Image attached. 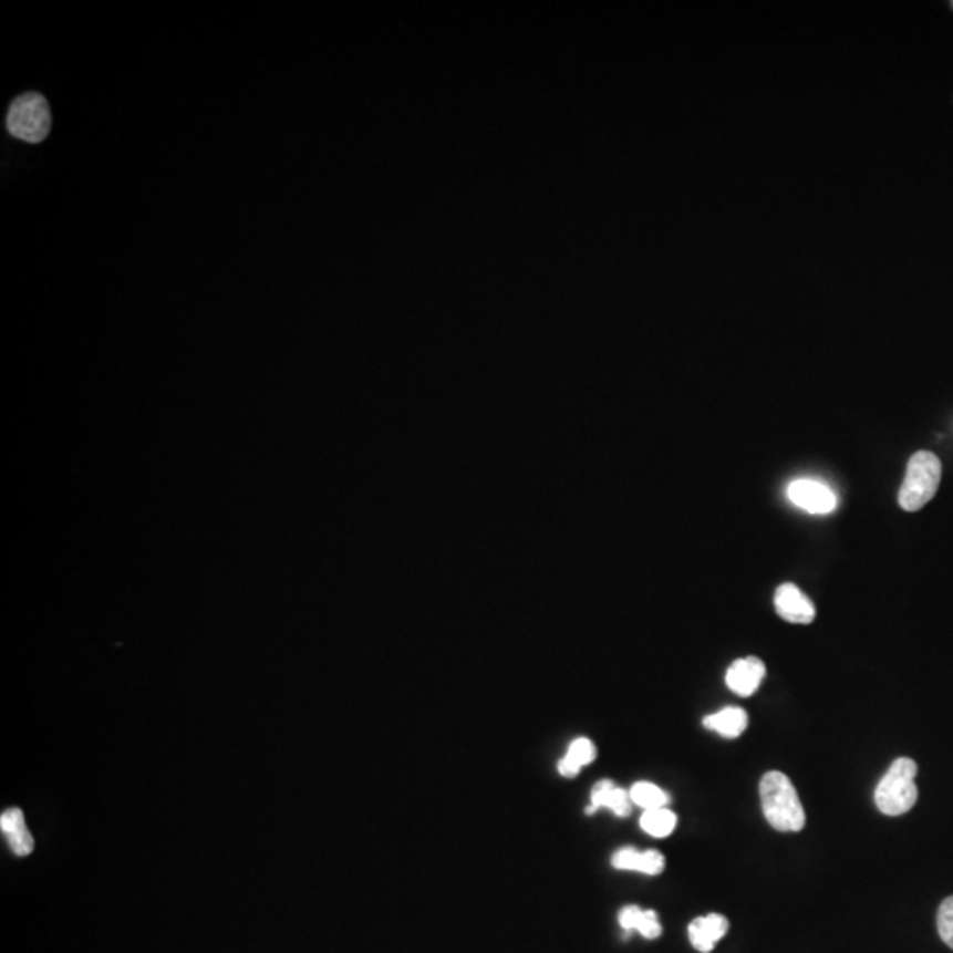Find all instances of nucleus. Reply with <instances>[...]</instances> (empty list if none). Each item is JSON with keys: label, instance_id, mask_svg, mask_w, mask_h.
<instances>
[{"label": "nucleus", "instance_id": "19", "mask_svg": "<svg viewBox=\"0 0 953 953\" xmlns=\"http://www.w3.org/2000/svg\"><path fill=\"white\" fill-rule=\"evenodd\" d=\"M579 771H581V768H579L572 759L567 758V756H563V758L558 762V774L562 775V777H567V779H574V777H578Z\"/></svg>", "mask_w": 953, "mask_h": 953}, {"label": "nucleus", "instance_id": "3", "mask_svg": "<svg viewBox=\"0 0 953 953\" xmlns=\"http://www.w3.org/2000/svg\"><path fill=\"white\" fill-rule=\"evenodd\" d=\"M940 457L929 450L913 454L905 468L904 483L899 491V506L908 512H916L936 497L941 483Z\"/></svg>", "mask_w": 953, "mask_h": 953}, {"label": "nucleus", "instance_id": "7", "mask_svg": "<svg viewBox=\"0 0 953 953\" xmlns=\"http://www.w3.org/2000/svg\"><path fill=\"white\" fill-rule=\"evenodd\" d=\"M765 662L758 657L738 659L726 673L727 687L740 697L753 696L765 680Z\"/></svg>", "mask_w": 953, "mask_h": 953}, {"label": "nucleus", "instance_id": "18", "mask_svg": "<svg viewBox=\"0 0 953 953\" xmlns=\"http://www.w3.org/2000/svg\"><path fill=\"white\" fill-rule=\"evenodd\" d=\"M640 914L641 908H638V905H625L619 914V922L623 931H635V923H638Z\"/></svg>", "mask_w": 953, "mask_h": 953}, {"label": "nucleus", "instance_id": "12", "mask_svg": "<svg viewBox=\"0 0 953 953\" xmlns=\"http://www.w3.org/2000/svg\"><path fill=\"white\" fill-rule=\"evenodd\" d=\"M706 729L718 733L724 738H738L749 726V715L738 706H727L717 714L703 718Z\"/></svg>", "mask_w": 953, "mask_h": 953}, {"label": "nucleus", "instance_id": "13", "mask_svg": "<svg viewBox=\"0 0 953 953\" xmlns=\"http://www.w3.org/2000/svg\"><path fill=\"white\" fill-rule=\"evenodd\" d=\"M676 823H679V818H676L675 812H671L667 807H662V809L644 810L643 816H641L640 819L641 828H643L649 836L657 837V839L671 836L673 830L676 828Z\"/></svg>", "mask_w": 953, "mask_h": 953}, {"label": "nucleus", "instance_id": "8", "mask_svg": "<svg viewBox=\"0 0 953 953\" xmlns=\"http://www.w3.org/2000/svg\"><path fill=\"white\" fill-rule=\"evenodd\" d=\"M610 809L619 818H628L632 812V798L628 789L620 788L613 780L602 779L592 788L590 806L584 809L588 816L595 815L597 810Z\"/></svg>", "mask_w": 953, "mask_h": 953}, {"label": "nucleus", "instance_id": "14", "mask_svg": "<svg viewBox=\"0 0 953 953\" xmlns=\"http://www.w3.org/2000/svg\"><path fill=\"white\" fill-rule=\"evenodd\" d=\"M632 804L641 807L643 810L662 809L667 807L671 801L670 795L664 789L659 788L652 783H635L631 788Z\"/></svg>", "mask_w": 953, "mask_h": 953}, {"label": "nucleus", "instance_id": "1", "mask_svg": "<svg viewBox=\"0 0 953 953\" xmlns=\"http://www.w3.org/2000/svg\"><path fill=\"white\" fill-rule=\"evenodd\" d=\"M763 815L779 831H800L806 827V810L788 775L768 771L759 783Z\"/></svg>", "mask_w": 953, "mask_h": 953}, {"label": "nucleus", "instance_id": "10", "mask_svg": "<svg viewBox=\"0 0 953 953\" xmlns=\"http://www.w3.org/2000/svg\"><path fill=\"white\" fill-rule=\"evenodd\" d=\"M727 929H729V922L726 916L717 913L706 914L691 922L688 940L697 952L709 953L714 950L715 943L726 936Z\"/></svg>", "mask_w": 953, "mask_h": 953}, {"label": "nucleus", "instance_id": "17", "mask_svg": "<svg viewBox=\"0 0 953 953\" xmlns=\"http://www.w3.org/2000/svg\"><path fill=\"white\" fill-rule=\"evenodd\" d=\"M635 931L640 932L641 936L646 938V940H657L662 934L657 913L653 910H641L640 919L635 923Z\"/></svg>", "mask_w": 953, "mask_h": 953}, {"label": "nucleus", "instance_id": "15", "mask_svg": "<svg viewBox=\"0 0 953 953\" xmlns=\"http://www.w3.org/2000/svg\"><path fill=\"white\" fill-rule=\"evenodd\" d=\"M567 758L572 759L579 768L592 765L597 758V747L590 738H576L567 750Z\"/></svg>", "mask_w": 953, "mask_h": 953}, {"label": "nucleus", "instance_id": "6", "mask_svg": "<svg viewBox=\"0 0 953 953\" xmlns=\"http://www.w3.org/2000/svg\"><path fill=\"white\" fill-rule=\"evenodd\" d=\"M775 611L779 613L780 619L789 623H807L815 622L816 608L806 593L801 592L797 584L784 583L777 588L774 597Z\"/></svg>", "mask_w": 953, "mask_h": 953}, {"label": "nucleus", "instance_id": "2", "mask_svg": "<svg viewBox=\"0 0 953 953\" xmlns=\"http://www.w3.org/2000/svg\"><path fill=\"white\" fill-rule=\"evenodd\" d=\"M916 774L919 766L913 759L899 758L892 763L889 771L876 788V807L884 816H902L913 809L919 800V788H916Z\"/></svg>", "mask_w": 953, "mask_h": 953}, {"label": "nucleus", "instance_id": "5", "mask_svg": "<svg viewBox=\"0 0 953 953\" xmlns=\"http://www.w3.org/2000/svg\"><path fill=\"white\" fill-rule=\"evenodd\" d=\"M788 498L809 514H830L836 510V493L827 484L815 479H798L789 484Z\"/></svg>", "mask_w": 953, "mask_h": 953}, {"label": "nucleus", "instance_id": "16", "mask_svg": "<svg viewBox=\"0 0 953 953\" xmlns=\"http://www.w3.org/2000/svg\"><path fill=\"white\" fill-rule=\"evenodd\" d=\"M938 932L941 940L945 941V945L953 950V897L941 902L938 911Z\"/></svg>", "mask_w": 953, "mask_h": 953}, {"label": "nucleus", "instance_id": "20", "mask_svg": "<svg viewBox=\"0 0 953 953\" xmlns=\"http://www.w3.org/2000/svg\"><path fill=\"white\" fill-rule=\"evenodd\" d=\"M953 6V4H952Z\"/></svg>", "mask_w": 953, "mask_h": 953}, {"label": "nucleus", "instance_id": "11", "mask_svg": "<svg viewBox=\"0 0 953 953\" xmlns=\"http://www.w3.org/2000/svg\"><path fill=\"white\" fill-rule=\"evenodd\" d=\"M0 828H2V833H4L6 840H8L9 849L17 857H27V854L32 853L34 839H32L31 831L27 828L25 816H23L22 810L17 809V807L4 810L2 816H0Z\"/></svg>", "mask_w": 953, "mask_h": 953}, {"label": "nucleus", "instance_id": "4", "mask_svg": "<svg viewBox=\"0 0 953 953\" xmlns=\"http://www.w3.org/2000/svg\"><path fill=\"white\" fill-rule=\"evenodd\" d=\"M8 130L17 138L38 144L46 138L52 127L49 101L38 92H27L11 103L8 112Z\"/></svg>", "mask_w": 953, "mask_h": 953}, {"label": "nucleus", "instance_id": "9", "mask_svg": "<svg viewBox=\"0 0 953 953\" xmlns=\"http://www.w3.org/2000/svg\"><path fill=\"white\" fill-rule=\"evenodd\" d=\"M611 866L614 869H619V871H635L643 872V874L657 876L664 871L666 858H664V854L655 851V849L638 851V849L631 848V846H625V848H620L613 854Z\"/></svg>", "mask_w": 953, "mask_h": 953}]
</instances>
